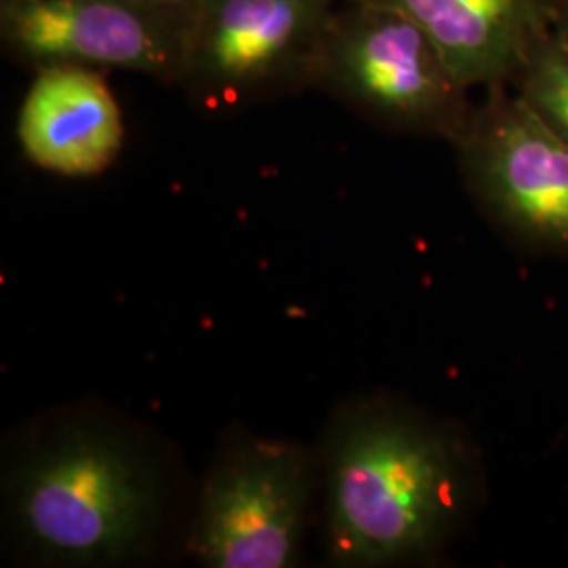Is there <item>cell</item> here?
Returning <instances> with one entry per match:
<instances>
[{
  "label": "cell",
  "instance_id": "obj_6",
  "mask_svg": "<svg viewBox=\"0 0 568 568\" xmlns=\"http://www.w3.org/2000/svg\"><path fill=\"white\" fill-rule=\"evenodd\" d=\"M339 0H192L183 87L206 105H243L312 87Z\"/></svg>",
  "mask_w": 568,
  "mask_h": 568
},
{
  "label": "cell",
  "instance_id": "obj_5",
  "mask_svg": "<svg viewBox=\"0 0 568 568\" xmlns=\"http://www.w3.org/2000/svg\"><path fill=\"white\" fill-rule=\"evenodd\" d=\"M312 490L314 466L300 445L264 438L227 445L204 478L192 556L211 568L295 567Z\"/></svg>",
  "mask_w": 568,
  "mask_h": 568
},
{
  "label": "cell",
  "instance_id": "obj_13",
  "mask_svg": "<svg viewBox=\"0 0 568 568\" xmlns=\"http://www.w3.org/2000/svg\"><path fill=\"white\" fill-rule=\"evenodd\" d=\"M560 2H562V0H560Z\"/></svg>",
  "mask_w": 568,
  "mask_h": 568
},
{
  "label": "cell",
  "instance_id": "obj_7",
  "mask_svg": "<svg viewBox=\"0 0 568 568\" xmlns=\"http://www.w3.org/2000/svg\"><path fill=\"white\" fill-rule=\"evenodd\" d=\"M190 2L0 0V41L23 65L138 72L182 84Z\"/></svg>",
  "mask_w": 568,
  "mask_h": 568
},
{
  "label": "cell",
  "instance_id": "obj_1",
  "mask_svg": "<svg viewBox=\"0 0 568 568\" xmlns=\"http://www.w3.org/2000/svg\"><path fill=\"white\" fill-rule=\"evenodd\" d=\"M323 464L326 546L339 567L434 558L483 495L480 453L466 432L394 398L344 406Z\"/></svg>",
  "mask_w": 568,
  "mask_h": 568
},
{
  "label": "cell",
  "instance_id": "obj_10",
  "mask_svg": "<svg viewBox=\"0 0 568 568\" xmlns=\"http://www.w3.org/2000/svg\"><path fill=\"white\" fill-rule=\"evenodd\" d=\"M511 87L568 143V47L554 32L537 42Z\"/></svg>",
  "mask_w": 568,
  "mask_h": 568
},
{
  "label": "cell",
  "instance_id": "obj_3",
  "mask_svg": "<svg viewBox=\"0 0 568 568\" xmlns=\"http://www.w3.org/2000/svg\"><path fill=\"white\" fill-rule=\"evenodd\" d=\"M312 87L394 133L457 143L476 105L417 21L384 4L345 0L328 20Z\"/></svg>",
  "mask_w": 568,
  "mask_h": 568
},
{
  "label": "cell",
  "instance_id": "obj_4",
  "mask_svg": "<svg viewBox=\"0 0 568 568\" xmlns=\"http://www.w3.org/2000/svg\"><path fill=\"white\" fill-rule=\"evenodd\" d=\"M455 148L490 224L527 251L568 260V143L511 84L487 89Z\"/></svg>",
  "mask_w": 568,
  "mask_h": 568
},
{
  "label": "cell",
  "instance_id": "obj_12",
  "mask_svg": "<svg viewBox=\"0 0 568 568\" xmlns=\"http://www.w3.org/2000/svg\"><path fill=\"white\" fill-rule=\"evenodd\" d=\"M152 2H171V4H178V2H190V0H152Z\"/></svg>",
  "mask_w": 568,
  "mask_h": 568
},
{
  "label": "cell",
  "instance_id": "obj_11",
  "mask_svg": "<svg viewBox=\"0 0 568 568\" xmlns=\"http://www.w3.org/2000/svg\"><path fill=\"white\" fill-rule=\"evenodd\" d=\"M554 34L568 47V0H562L558 7V18L554 23Z\"/></svg>",
  "mask_w": 568,
  "mask_h": 568
},
{
  "label": "cell",
  "instance_id": "obj_8",
  "mask_svg": "<svg viewBox=\"0 0 568 568\" xmlns=\"http://www.w3.org/2000/svg\"><path fill=\"white\" fill-rule=\"evenodd\" d=\"M23 154L68 178L98 175L116 161L124 129L121 110L100 70L42 68L21 103Z\"/></svg>",
  "mask_w": 568,
  "mask_h": 568
},
{
  "label": "cell",
  "instance_id": "obj_2",
  "mask_svg": "<svg viewBox=\"0 0 568 568\" xmlns=\"http://www.w3.org/2000/svg\"><path fill=\"white\" fill-rule=\"evenodd\" d=\"M9 516L42 562L110 567L142 558L163 520L156 462L122 427L74 419L21 450Z\"/></svg>",
  "mask_w": 568,
  "mask_h": 568
},
{
  "label": "cell",
  "instance_id": "obj_9",
  "mask_svg": "<svg viewBox=\"0 0 568 568\" xmlns=\"http://www.w3.org/2000/svg\"><path fill=\"white\" fill-rule=\"evenodd\" d=\"M417 21L467 89L511 84L554 32L560 0H361Z\"/></svg>",
  "mask_w": 568,
  "mask_h": 568
}]
</instances>
